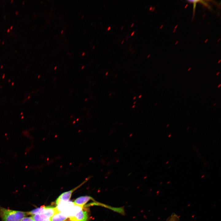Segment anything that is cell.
Masks as SVG:
<instances>
[{
  "label": "cell",
  "instance_id": "cell-14",
  "mask_svg": "<svg viewBox=\"0 0 221 221\" xmlns=\"http://www.w3.org/2000/svg\"><path fill=\"white\" fill-rule=\"evenodd\" d=\"M84 54H85V52H83V54H82V56H84Z\"/></svg>",
  "mask_w": 221,
  "mask_h": 221
},
{
  "label": "cell",
  "instance_id": "cell-18",
  "mask_svg": "<svg viewBox=\"0 0 221 221\" xmlns=\"http://www.w3.org/2000/svg\"><path fill=\"white\" fill-rule=\"evenodd\" d=\"M150 56V55H148V56H147V57L148 58Z\"/></svg>",
  "mask_w": 221,
  "mask_h": 221
},
{
  "label": "cell",
  "instance_id": "cell-9",
  "mask_svg": "<svg viewBox=\"0 0 221 221\" xmlns=\"http://www.w3.org/2000/svg\"><path fill=\"white\" fill-rule=\"evenodd\" d=\"M20 221H35L33 217H24Z\"/></svg>",
  "mask_w": 221,
  "mask_h": 221
},
{
  "label": "cell",
  "instance_id": "cell-25",
  "mask_svg": "<svg viewBox=\"0 0 221 221\" xmlns=\"http://www.w3.org/2000/svg\"><path fill=\"white\" fill-rule=\"evenodd\" d=\"M215 104H216V103H215L213 105V106H214Z\"/></svg>",
  "mask_w": 221,
  "mask_h": 221
},
{
  "label": "cell",
  "instance_id": "cell-17",
  "mask_svg": "<svg viewBox=\"0 0 221 221\" xmlns=\"http://www.w3.org/2000/svg\"><path fill=\"white\" fill-rule=\"evenodd\" d=\"M63 31V30H62V31H61V33H62Z\"/></svg>",
  "mask_w": 221,
  "mask_h": 221
},
{
  "label": "cell",
  "instance_id": "cell-13",
  "mask_svg": "<svg viewBox=\"0 0 221 221\" xmlns=\"http://www.w3.org/2000/svg\"><path fill=\"white\" fill-rule=\"evenodd\" d=\"M124 39H123V40L122 41V42H121V44H122L123 43V42H124Z\"/></svg>",
  "mask_w": 221,
  "mask_h": 221
},
{
  "label": "cell",
  "instance_id": "cell-26",
  "mask_svg": "<svg viewBox=\"0 0 221 221\" xmlns=\"http://www.w3.org/2000/svg\"><path fill=\"white\" fill-rule=\"evenodd\" d=\"M170 135L169 136V137H170L171 135Z\"/></svg>",
  "mask_w": 221,
  "mask_h": 221
},
{
  "label": "cell",
  "instance_id": "cell-1",
  "mask_svg": "<svg viewBox=\"0 0 221 221\" xmlns=\"http://www.w3.org/2000/svg\"><path fill=\"white\" fill-rule=\"evenodd\" d=\"M27 215L26 212L6 209L0 206V216L2 221H20Z\"/></svg>",
  "mask_w": 221,
  "mask_h": 221
},
{
  "label": "cell",
  "instance_id": "cell-3",
  "mask_svg": "<svg viewBox=\"0 0 221 221\" xmlns=\"http://www.w3.org/2000/svg\"><path fill=\"white\" fill-rule=\"evenodd\" d=\"M68 218L70 221H88V214L87 210L82 209L75 215Z\"/></svg>",
  "mask_w": 221,
  "mask_h": 221
},
{
  "label": "cell",
  "instance_id": "cell-24",
  "mask_svg": "<svg viewBox=\"0 0 221 221\" xmlns=\"http://www.w3.org/2000/svg\"><path fill=\"white\" fill-rule=\"evenodd\" d=\"M169 125V124L167 126V127H168V126Z\"/></svg>",
  "mask_w": 221,
  "mask_h": 221
},
{
  "label": "cell",
  "instance_id": "cell-2",
  "mask_svg": "<svg viewBox=\"0 0 221 221\" xmlns=\"http://www.w3.org/2000/svg\"><path fill=\"white\" fill-rule=\"evenodd\" d=\"M91 177V176L88 177L78 186L69 191L63 192L61 194L57 199L56 201V204L58 205L61 202L66 201L69 200L71 197L72 194L74 191L86 183Z\"/></svg>",
  "mask_w": 221,
  "mask_h": 221
},
{
  "label": "cell",
  "instance_id": "cell-22",
  "mask_svg": "<svg viewBox=\"0 0 221 221\" xmlns=\"http://www.w3.org/2000/svg\"><path fill=\"white\" fill-rule=\"evenodd\" d=\"M219 73V72L218 73L216 74V75H217Z\"/></svg>",
  "mask_w": 221,
  "mask_h": 221
},
{
  "label": "cell",
  "instance_id": "cell-5",
  "mask_svg": "<svg viewBox=\"0 0 221 221\" xmlns=\"http://www.w3.org/2000/svg\"><path fill=\"white\" fill-rule=\"evenodd\" d=\"M68 217L64 213L59 212L51 218V221H66Z\"/></svg>",
  "mask_w": 221,
  "mask_h": 221
},
{
  "label": "cell",
  "instance_id": "cell-6",
  "mask_svg": "<svg viewBox=\"0 0 221 221\" xmlns=\"http://www.w3.org/2000/svg\"><path fill=\"white\" fill-rule=\"evenodd\" d=\"M32 217L35 221H51V218L48 217L42 214L32 215Z\"/></svg>",
  "mask_w": 221,
  "mask_h": 221
},
{
  "label": "cell",
  "instance_id": "cell-15",
  "mask_svg": "<svg viewBox=\"0 0 221 221\" xmlns=\"http://www.w3.org/2000/svg\"><path fill=\"white\" fill-rule=\"evenodd\" d=\"M123 26H122V28H121V30H122V29L123 28Z\"/></svg>",
  "mask_w": 221,
  "mask_h": 221
},
{
  "label": "cell",
  "instance_id": "cell-21",
  "mask_svg": "<svg viewBox=\"0 0 221 221\" xmlns=\"http://www.w3.org/2000/svg\"><path fill=\"white\" fill-rule=\"evenodd\" d=\"M56 66L55 67V68H54V69H55H55H56Z\"/></svg>",
  "mask_w": 221,
  "mask_h": 221
},
{
  "label": "cell",
  "instance_id": "cell-16",
  "mask_svg": "<svg viewBox=\"0 0 221 221\" xmlns=\"http://www.w3.org/2000/svg\"><path fill=\"white\" fill-rule=\"evenodd\" d=\"M95 46H93V47L92 48H93V49H94V48H95Z\"/></svg>",
  "mask_w": 221,
  "mask_h": 221
},
{
  "label": "cell",
  "instance_id": "cell-20",
  "mask_svg": "<svg viewBox=\"0 0 221 221\" xmlns=\"http://www.w3.org/2000/svg\"><path fill=\"white\" fill-rule=\"evenodd\" d=\"M221 86V84H220L218 86V87H219Z\"/></svg>",
  "mask_w": 221,
  "mask_h": 221
},
{
  "label": "cell",
  "instance_id": "cell-8",
  "mask_svg": "<svg viewBox=\"0 0 221 221\" xmlns=\"http://www.w3.org/2000/svg\"><path fill=\"white\" fill-rule=\"evenodd\" d=\"M179 219L178 216L175 214H173L170 217L168 221H179Z\"/></svg>",
  "mask_w": 221,
  "mask_h": 221
},
{
  "label": "cell",
  "instance_id": "cell-10",
  "mask_svg": "<svg viewBox=\"0 0 221 221\" xmlns=\"http://www.w3.org/2000/svg\"><path fill=\"white\" fill-rule=\"evenodd\" d=\"M110 28H111V27L110 26H109L107 28V30H109L110 29Z\"/></svg>",
  "mask_w": 221,
  "mask_h": 221
},
{
  "label": "cell",
  "instance_id": "cell-7",
  "mask_svg": "<svg viewBox=\"0 0 221 221\" xmlns=\"http://www.w3.org/2000/svg\"><path fill=\"white\" fill-rule=\"evenodd\" d=\"M45 207V206H41L40 207L37 208L30 211L26 212L27 215H33L37 214L42 213Z\"/></svg>",
  "mask_w": 221,
  "mask_h": 221
},
{
  "label": "cell",
  "instance_id": "cell-4",
  "mask_svg": "<svg viewBox=\"0 0 221 221\" xmlns=\"http://www.w3.org/2000/svg\"><path fill=\"white\" fill-rule=\"evenodd\" d=\"M91 200H94V199L92 197L90 196H82L76 198L73 202V203L74 205L83 208V206Z\"/></svg>",
  "mask_w": 221,
  "mask_h": 221
},
{
  "label": "cell",
  "instance_id": "cell-11",
  "mask_svg": "<svg viewBox=\"0 0 221 221\" xmlns=\"http://www.w3.org/2000/svg\"><path fill=\"white\" fill-rule=\"evenodd\" d=\"M134 32H135V31H133L132 33H131V36H133V35L134 34Z\"/></svg>",
  "mask_w": 221,
  "mask_h": 221
},
{
  "label": "cell",
  "instance_id": "cell-19",
  "mask_svg": "<svg viewBox=\"0 0 221 221\" xmlns=\"http://www.w3.org/2000/svg\"><path fill=\"white\" fill-rule=\"evenodd\" d=\"M84 66H83V67H82V69H83V68H84Z\"/></svg>",
  "mask_w": 221,
  "mask_h": 221
},
{
  "label": "cell",
  "instance_id": "cell-12",
  "mask_svg": "<svg viewBox=\"0 0 221 221\" xmlns=\"http://www.w3.org/2000/svg\"><path fill=\"white\" fill-rule=\"evenodd\" d=\"M134 25V23H133L131 25V27H132Z\"/></svg>",
  "mask_w": 221,
  "mask_h": 221
},
{
  "label": "cell",
  "instance_id": "cell-23",
  "mask_svg": "<svg viewBox=\"0 0 221 221\" xmlns=\"http://www.w3.org/2000/svg\"><path fill=\"white\" fill-rule=\"evenodd\" d=\"M83 17H84V15H83V16H82V18H83Z\"/></svg>",
  "mask_w": 221,
  "mask_h": 221
}]
</instances>
